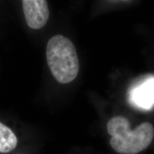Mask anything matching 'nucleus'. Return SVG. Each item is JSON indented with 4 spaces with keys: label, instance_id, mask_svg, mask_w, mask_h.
Instances as JSON below:
<instances>
[{
    "label": "nucleus",
    "instance_id": "4",
    "mask_svg": "<svg viewBox=\"0 0 154 154\" xmlns=\"http://www.w3.org/2000/svg\"><path fill=\"white\" fill-rule=\"evenodd\" d=\"M133 100L136 104L149 109L154 103V79L146 80L134 91Z\"/></svg>",
    "mask_w": 154,
    "mask_h": 154
},
{
    "label": "nucleus",
    "instance_id": "3",
    "mask_svg": "<svg viewBox=\"0 0 154 154\" xmlns=\"http://www.w3.org/2000/svg\"><path fill=\"white\" fill-rule=\"evenodd\" d=\"M22 8L26 24L31 29H39L45 26L49 17L48 3L44 0H24Z\"/></svg>",
    "mask_w": 154,
    "mask_h": 154
},
{
    "label": "nucleus",
    "instance_id": "5",
    "mask_svg": "<svg viewBox=\"0 0 154 154\" xmlns=\"http://www.w3.org/2000/svg\"><path fill=\"white\" fill-rule=\"evenodd\" d=\"M18 140L12 130L0 122V153H8L17 147Z\"/></svg>",
    "mask_w": 154,
    "mask_h": 154
},
{
    "label": "nucleus",
    "instance_id": "2",
    "mask_svg": "<svg viewBox=\"0 0 154 154\" xmlns=\"http://www.w3.org/2000/svg\"><path fill=\"white\" fill-rule=\"evenodd\" d=\"M46 57L51 74L58 82L68 84L76 78L79 72V61L76 48L69 38L62 35L50 38Z\"/></svg>",
    "mask_w": 154,
    "mask_h": 154
},
{
    "label": "nucleus",
    "instance_id": "1",
    "mask_svg": "<svg viewBox=\"0 0 154 154\" xmlns=\"http://www.w3.org/2000/svg\"><path fill=\"white\" fill-rule=\"evenodd\" d=\"M107 131L111 136L110 145L120 154H136L149 147L154 136V128L149 122L130 130V122L126 117L118 116L107 123Z\"/></svg>",
    "mask_w": 154,
    "mask_h": 154
}]
</instances>
